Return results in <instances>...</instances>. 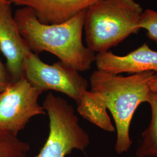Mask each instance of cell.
I'll return each instance as SVG.
<instances>
[{"label":"cell","mask_w":157,"mask_h":157,"mask_svg":"<svg viewBox=\"0 0 157 157\" xmlns=\"http://www.w3.org/2000/svg\"><path fill=\"white\" fill-rule=\"evenodd\" d=\"M97 69L113 75L157 72V51L144 43L129 54L120 56L111 51L95 54Z\"/></svg>","instance_id":"8"},{"label":"cell","mask_w":157,"mask_h":157,"mask_svg":"<svg viewBox=\"0 0 157 157\" xmlns=\"http://www.w3.org/2000/svg\"><path fill=\"white\" fill-rule=\"evenodd\" d=\"M144 11L136 0H100L86 11V46L93 52L108 51L130 36L137 33Z\"/></svg>","instance_id":"3"},{"label":"cell","mask_w":157,"mask_h":157,"mask_svg":"<svg viewBox=\"0 0 157 157\" xmlns=\"http://www.w3.org/2000/svg\"><path fill=\"white\" fill-rule=\"evenodd\" d=\"M149 87L150 90L151 92L157 93V72L155 73L151 80H150Z\"/></svg>","instance_id":"15"},{"label":"cell","mask_w":157,"mask_h":157,"mask_svg":"<svg viewBox=\"0 0 157 157\" xmlns=\"http://www.w3.org/2000/svg\"><path fill=\"white\" fill-rule=\"evenodd\" d=\"M29 149L28 143L17 135L0 129V157H26Z\"/></svg>","instance_id":"12"},{"label":"cell","mask_w":157,"mask_h":157,"mask_svg":"<svg viewBox=\"0 0 157 157\" xmlns=\"http://www.w3.org/2000/svg\"><path fill=\"white\" fill-rule=\"evenodd\" d=\"M140 29L146 31L148 39L157 43V11L151 9L144 10L139 23Z\"/></svg>","instance_id":"13"},{"label":"cell","mask_w":157,"mask_h":157,"mask_svg":"<svg viewBox=\"0 0 157 157\" xmlns=\"http://www.w3.org/2000/svg\"><path fill=\"white\" fill-rule=\"evenodd\" d=\"M11 6L8 0L0 3V51L6 58L10 81L14 83L22 78L25 59L31 50L21 34Z\"/></svg>","instance_id":"7"},{"label":"cell","mask_w":157,"mask_h":157,"mask_svg":"<svg viewBox=\"0 0 157 157\" xmlns=\"http://www.w3.org/2000/svg\"><path fill=\"white\" fill-rule=\"evenodd\" d=\"M155 72H146L127 76L95 70L90 77V91L94 93L114 119L117 130L115 151H128L132 144L130 126L136 109L148 101L149 84Z\"/></svg>","instance_id":"2"},{"label":"cell","mask_w":157,"mask_h":157,"mask_svg":"<svg viewBox=\"0 0 157 157\" xmlns=\"http://www.w3.org/2000/svg\"><path fill=\"white\" fill-rule=\"evenodd\" d=\"M12 4L28 7L44 24L67 22L100 0H8Z\"/></svg>","instance_id":"9"},{"label":"cell","mask_w":157,"mask_h":157,"mask_svg":"<svg viewBox=\"0 0 157 157\" xmlns=\"http://www.w3.org/2000/svg\"><path fill=\"white\" fill-rule=\"evenodd\" d=\"M7 1V0H0V3L2 2H4V1Z\"/></svg>","instance_id":"16"},{"label":"cell","mask_w":157,"mask_h":157,"mask_svg":"<svg viewBox=\"0 0 157 157\" xmlns=\"http://www.w3.org/2000/svg\"><path fill=\"white\" fill-rule=\"evenodd\" d=\"M43 91L34 87L23 75L0 92V129L17 136L31 118L45 115L38 102Z\"/></svg>","instance_id":"6"},{"label":"cell","mask_w":157,"mask_h":157,"mask_svg":"<svg viewBox=\"0 0 157 157\" xmlns=\"http://www.w3.org/2000/svg\"><path fill=\"white\" fill-rule=\"evenodd\" d=\"M42 107L49 117L50 133L36 157H65L73 150L83 151L89 146V135L80 126L73 107L65 100L50 93Z\"/></svg>","instance_id":"4"},{"label":"cell","mask_w":157,"mask_h":157,"mask_svg":"<svg viewBox=\"0 0 157 157\" xmlns=\"http://www.w3.org/2000/svg\"><path fill=\"white\" fill-rule=\"evenodd\" d=\"M86 11L67 22L53 25L40 22L28 7L18 9L13 16L30 50L51 53L80 72L89 70L95 61V52L83 43Z\"/></svg>","instance_id":"1"},{"label":"cell","mask_w":157,"mask_h":157,"mask_svg":"<svg viewBox=\"0 0 157 157\" xmlns=\"http://www.w3.org/2000/svg\"><path fill=\"white\" fill-rule=\"evenodd\" d=\"M77 105L78 113L85 119L105 131H115L107 109L94 93L86 91Z\"/></svg>","instance_id":"10"},{"label":"cell","mask_w":157,"mask_h":157,"mask_svg":"<svg viewBox=\"0 0 157 157\" xmlns=\"http://www.w3.org/2000/svg\"><path fill=\"white\" fill-rule=\"evenodd\" d=\"M10 83L6 67L0 59V92L4 90Z\"/></svg>","instance_id":"14"},{"label":"cell","mask_w":157,"mask_h":157,"mask_svg":"<svg viewBox=\"0 0 157 157\" xmlns=\"http://www.w3.org/2000/svg\"><path fill=\"white\" fill-rule=\"evenodd\" d=\"M23 75L34 87L42 90H54L67 95L78 104L89 83L77 70L58 61L52 65L43 62L38 54L29 52L24 62Z\"/></svg>","instance_id":"5"},{"label":"cell","mask_w":157,"mask_h":157,"mask_svg":"<svg viewBox=\"0 0 157 157\" xmlns=\"http://www.w3.org/2000/svg\"><path fill=\"white\" fill-rule=\"evenodd\" d=\"M147 102L151 111L148 128L142 133V139L137 149V157H157V93L150 92Z\"/></svg>","instance_id":"11"}]
</instances>
